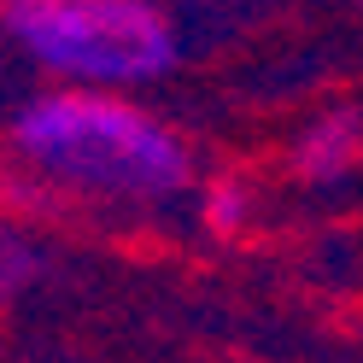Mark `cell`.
Masks as SVG:
<instances>
[{
	"mask_svg": "<svg viewBox=\"0 0 363 363\" xmlns=\"http://www.w3.org/2000/svg\"><path fill=\"white\" fill-rule=\"evenodd\" d=\"M188 6H206V0H188Z\"/></svg>",
	"mask_w": 363,
	"mask_h": 363,
	"instance_id": "8992f818",
	"label": "cell"
},
{
	"mask_svg": "<svg viewBox=\"0 0 363 363\" xmlns=\"http://www.w3.org/2000/svg\"><path fill=\"white\" fill-rule=\"evenodd\" d=\"M357 152H363V118L357 111H328V118H316L305 129L293 164H299L305 182H334L357 164Z\"/></svg>",
	"mask_w": 363,
	"mask_h": 363,
	"instance_id": "3957f363",
	"label": "cell"
},
{
	"mask_svg": "<svg viewBox=\"0 0 363 363\" xmlns=\"http://www.w3.org/2000/svg\"><path fill=\"white\" fill-rule=\"evenodd\" d=\"M0 24L48 77L77 88H141L182 59L158 0H6Z\"/></svg>",
	"mask_w": 363,
	"mask_h": 363,
	"instance_id": "7a4b0ae2",
	"label": "cell"
},
{
	"mask_svg": "<svg viewBox=\"0 0 363 363\" xmlns=\"http://www.w3.org/2000/svg\"><path fill=\"white\" fill-rule=\"evenodd\" d=\"M199 217H206L211 235H240L252 223V188L235 182V176H217L206 188V199H199Z\"/></svg>",
	"mask_w": 363,
	"mask_h": 363,
	"instance_id": "277c9868",
	"label": "cell"
},
{
	"mask_svg": "<svg viewBox=\"0 0 363 363\" xmlns=\"http://www.w3.org/2000/svg\"><path fill=\"white\" fill-rule=\"evenodd\" d=\"M12 147L53 188H71L106 206H158L194 182V147L123 100V88H59L18 111Z\"/></svg>",
	"mask_w": 363,
	"mask_h": 363,
	"instance_id": "6da1fadb",
	"label": "cell"
},
{
	"mask_svg": "<svg viewBox=\"0 0 363 363\" xmlns=\"http://www.w3.org/2000/svg\"><path fill=\"white\" fill-rule=\"evenodd\" d=\"M30 269H35V252L24 240H0V293H18L30 281Z\"/></svg>",
	"mask_w": 363,
	"mask_h": 363,
	"instance_id": "5b68a950",
	"label": "cell"
}]
</instances>
